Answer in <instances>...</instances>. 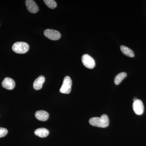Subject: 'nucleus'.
Listing matches in <instances>:
<instances>
[{"instance_id": "13", "label": "nucleus", "mask_w": 146, "mask_h": 146, "mask_svg": "<svg viewBox=\"0 0 146 146\" xmlns=\"http://www.w3.org/2000/svg\"><path fill=\"white\" fill-rule=\"evenodd\" d=\"M127 74L126 73L123 72L120 73L119 74L117 75L115 77V80H114L115 84L116 85H119V84H120L121 82L127 76Z\"/></svg>"}, {"instance_id": "15", "label": "nucleus", "mask_w": 146, "mask_h": 146, "mask_svg": "<svg viewBox=\"0 0 146 146\" xmlns=\"http://www.w3.org/2000/svg\"><path fill=\"white\" fill-rule=\"evenodd\" d=\"M8 130L5 128L0 127V138L5 137L7 135Z\"/></svg>"}, {"instance_id": "2", "label": "nucleus", "mask_w": 146, "mask_h": 146, "mask_svg": "<svg viewBox=\"0 0 146 146\" xmlns=\"http://www.w3.org/2000/svg\"><path fill=\"white\" fill-rule=\"evenodd\" d=\"M12 50L16 53L23 54L28 51L29 46L27 43L24 42H17L13 44Z\"/></svg>"}, {"instance_id": "7", "label": "nucleus", "mask_w": 146, "mask_h": 146, "mask_svg": "<svg viewBox=\"0 0 146 146\" xmlns=\"http://www.w3.org/2000/svg\"><path fill=\"white\" fill-rule=\"evenodd\" d=\"M26 5L28 10L30 13H35L39 11V9L38 5L33 0L26 1Z\"/></svg>"}, {"instance_id": "14", "label": "nucleus", "mask_w": 146, "mask_h": 146, "mask_svg": "<svg viewBox=\"0 0 146 146\" xmlns=\"http://www.w3.org/2000/svg\"><path fill=\"white\" fill-rule=\"evenodd\" d=\"M44 2L48 7L52 9H54L57 6L56 2L54 0H44Z\"/></svg>"}, {"instance_id": "1", "label": "nucleus", "mask_w": 146, "mask_h": 146, "mask_svg": "<svg viewBox=\"0 0 146 146\" xmlns=\"http://www.w3.org/2000/svg\"><path fill=\"white\" fill-rule=\"evenodd\" d=\"M89 123L93 126L106 127L109 125V118L107 115L104 114L102 115L100 117H95L91 118L89 120Z\"/></svg>"}, {"instance_id": "6", "label": "nucleus", "mask_w": 146, "mask_h": 146, "mask_svg": "<svg viewBox=\"0 0 146 146\" xmlns=\"http://www.w3.org/2000/svg\"><path fill=\"white\" fill-rule=\"evenodd\" d=\"M133 111L136 115H142L144 112V106L142 101L140 100L137 99L133 102Z\"/></svg>"}, {"instance_id": "9", "label": "nucleus", "mask_w": 146, "mask_h": 146, "mask_svg": "<svg viewBox=\"0 0 146 146\" xmlns=\"http://www.w3.org/2000/svg\"><path fill=\"white\" fill-rule=\"evenodd\" d=\"M35 116L38 120L42 121H45L48 119V113L44 110H39L35 113Z\"/></svg>"}, {"instance_id": "8", "label": "nucleus", "mask_w": 146, "mask_h": 146, "mask_svg": "<svg viewBox=\"0 0 146 146\" xmlns=\"http://www.w3.org/2000/svg\"><path fill=\"white\" fill-rule=\"evenodd\" d=\"M2 85L3 88L7 90H12L15 88L16 83L12 79L6 77L2 82Z\"/></svg>"}, {"instance_id": "4", "label": "nucleus", "mask_w": 146, "mask_h": 146, "mask_svg": "<svg viewBox=\"0 0 146 146\" xmlns=\"http://www.w3.org/2000/svg\"><path fill=\"white\" fill-rule=\"evenodd\" d=\"M82 61L83 65L89 69H93L96 65V62L94 58L89 54L83 55L82 57Z\"/></svg>"}, {"instance_id": "3", "label": "nucleus", "mask_w": 146, "mask_h": 146, "mask_svg": "<svg viewBox=\"0 0 146 146\" xmlns=\"http://www.w3.org/2000/svg\"><path fill=\"white\" fill-rule=\"evenodd\" d=\"M72 80L69 76H66L63 80V84L60 89L62 94H69L72 90Z\"/></svg>"}, {"instance_id": "10", "label": "nucleus", "mask_w": 146, "mask_h": 146, "mask_svg": "<svg viewBox=\"0 0 146 146\" xmlns=\"http://www.w3.org/2000/svg\"><path fill=\"white\" fill-rule=\"evenodd\" d=\"M45 81L44 77L43 76H39V77L35 80L33 83V88L36 90H40L42 89L43 84Z\"/></svg>"}, {"instance_id": "16", "label": "nucleus", "mask_w": 146, "mask_h": 146, "mask_svg": "<svg viewBox=\"0 0 146 146\" xmlns=\"http://www.w3.org/2000/svg\"><path fill=\"white\" fill-rule=\"evenodd\" d=\"M137 99H137V98H133V101L134 102V101H136V100H137Z\"/></svg>"}, {"instance_id": "11", "label": "nucleus", "mask_w": 146, "mask_h": 146, "mask_svg": "<svg viewBox=\"0 0 146 146\" xmlns=\"http://www.w3.org/2000/svg\"><path fill=\"white\" fill-rule=\"evenodd\" d=\"M35 134L36 136L41 138H45L49 134V131L47 129L44 128H40L37 129L35 131Z\"/></svg>"}, {"instance_id": "5", "label": "nucleus", "mask_w": 146, "mask_h": 146, "mask_svg": "<svg viewBox=\"0 0 146 146\" xmlns=\"http://www.w3.org/2000/svg\"><path fill=\"white\" fill-rule=\"evenodd\" d=\"M44 35L47 38L52 40H58L61 37V35L59 32L50 29L45 30Z\"/></svg>"}, {"instance_id": "12", "label": "nucleus", "mask_w": 146, "mask_h": 146, "mask_svg": "<svg viewBox=\"0 0 146 146\" xmlns=\"http://www.w3.org/2000/svg\"><path fill=\"white\" fill-rule=\"evenodd\" d=\"M120 49L122 52L124 54L129 57H133L134 56V52L133 51L128 47L122 45L120 46Z\"/></svg>"}]
</instances>
